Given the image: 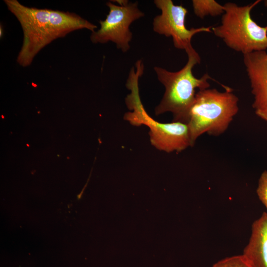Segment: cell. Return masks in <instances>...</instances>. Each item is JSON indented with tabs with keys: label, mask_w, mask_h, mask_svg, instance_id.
Segmentation results:
<instances>
[{
	"label": "cell",
	"mask_w": 267,
	"mask_h": 267,
	"mask_svg": "<svg viewBox=\"0 0 267 267\" xmlns=\"http://www.w3.org/2000/svg\"><path fill=\"white\" fill-rule=\"evenodd\" d=\"M4 2L22 29L23 43L16 61L23 67L30 66L40 51L54 40L76 30L86 29L93 32L97 28L75 13L30 7L17 0Z\"/></svg>",
	"instance_id": "obj_1"
},
{
	"label": "cell",
	"mask_w": 267,
	"mask_h": 267,
	"mask_svg": "<svg viewBox=\"0 0 267 267\" xmlns=\"http://www.w3.org/2000/svg\"><path fill=\"white\" fill-rule=\"evenodd\" d=\"M144 72L140 65L131 69L126 86L130 93L125 98V103L131 110L124 118L133 126L145 125L149 129L151 144L156 149L169 153L180 152L192 146L187 125L180 122L164 123L156 121L146 112L139 93V79Z\"/></svg>",
	"instance_id": "obj_2"
},
{
	"label": "cell",
	"mask_w": 267,
	"mask_h": 267,
	"mask_svg": "<svg viewBox=\"0 0 267 267\" xmlns=\"http://www.w3.org/2000/svg\"><path fill=\"white\" fill-rule=\"evenodd\" d=\"M186 52L187 61L178 71L171 72L159 66L154 67L158 81L165 87L163 97L155 108V114L170 112L173 114V121L182 123L195 100L196 89H209L208 80H214L208 73L200 78H196L192 69L200 63V56L194 48Z\"/></svg>",
	"instance_id": "obj_3"
},
{
	"label": "cell",
	"mask_w": 267,
	"mask_h": 267,
	"mask_svg": "<svg viewBox=\"0 0 267 267\" xmlns=\"http://www.w3.org/2000/svg\"><path fill=\"white\" fill-rule=\"evenodd\" d=\"M238 102L229 87L223 92L216 89L198 90L183 121L193 146L204 133L218 136L224 133L238 112Z\"/></svg>",
	"instance_id": "obj_4"
},
{
	"label": "cell",
	"mask_w": 267,
	"mask_h": 267,
	"mask_svg": "<svg viewBox=\"0 0 267 267\" xmlns=\"http://www.w3.org/2000/svg\"><path fill=\"white\" fill-rule=\"evenodd\" d=\"M261 0L246 5L225 3L221 24L212 27L214 35L229 48L244 54L267 49V26L262 27L253 20L252 9Z\"/></svg>",
	"instance_id": "obj_5"
},
{
	"label": "cell",
	"mask_w": 267,
	"mask_h": 267,
	"mask_svg": "<svg viewBox=\"0 0 267 267\" xmlns=\"http://www.w3.org/2000/svg\"><path fill=\"white\" fill-rule=\"evenodd\" d=\"M109 12L104 20H100V28L91 32L90 40L93 44L114 43L123 52L130 49V43L133 33L130 27L135 20L144 16L138 7L137 1H128L123 5L115 4L111 1L106 3Z\"/></svg>",
	"instance_id": "obj_6"
},
{
	"label": "cell",
	"mask_w": 267,
	"mask_h": 267,
	"mask_svg": "<svg viewBox=\"0 0 267 267\" xmlns=\"http://www.w3.org/2000/svg\"><path fill=\"white\" fill-rule=\"evenodd\" d=\"M161 14L153 19V31L166 37H172L174 46L186 52L193 48V37L201 32H211L212 26L187 29L185 18L188 11L181 5H175L171 0H154Z\"/></svg>",
	"instance_id": "obj_7"
},
{
	"label": "cell",
	"mask_w": 267,
	"mask_h": 267,
	"mask_svg": "<svg viewBox=\"0 0 267 267\" xmlns=\"http://www.w3.org/2000/svg\"><path fill=\"white\" fill-rule=\"evenodd\" d=\"M243 62L254 95L252 107L256 110L267 104V52L244 54Z\"/></svg>",
	"instance_id": "obj_8"
},
{
	"label": "cell",
	"mask_w": 267,
	"mask_h": 267,
	"mask_svg": "<svg viewBox=\"0 0 267 267\" xmlns=\"http://www.w3.org/2000/svg\"><path fill=\"white\" fill-rule=\"evenodd\" d=\"M242 255L252 267H267V213L264 212L251 228L249 242Z\"/></svg>",
	"instance_id": "obj_9"
},
{
	"label": "cell",
	"mask_w": 267,
	"mask_h": 267,
	"mask_svg": "<svg viewBox=\"0 0 267 267\" xmlns=\"http://www.w3.org/2000/svg\"><path fill=\"white\" fill-rule=\"evenodd\" d=\"M192 4L195 15L201 19L222 15L224 12V5L214 0H193Z\"/></svg>",
	"instance_id": "obj_10"
},
{
	"label": "cell",
	"mask_w": 267,
	"mask_h": 267,
	"mask_svg": "<svg viewBox=\"0 0 267 267\" xmlns=\"http://www.w3.org/2000/svg\"><path fill=\"white\" fill-rule=\"evenodd\" d=\"M212 267H252L243 255H236L224 258Z\"/></svg>",
	"instance_id": "obj_11"
},
{
	"label": "cell",
	"mask_w": 267,
	"mask_h": 267,
	"mask_svg": "<svg viewBox=\"0 0 267 267\" xmlns=\"http://www.w3.org/2000/svg\"><path fill=\"white\" fill-rule=\"evenodd\" d=\"M256 193L267 211V170L264 171L259 178Z\"/></svg>",
	"instance_id": "obj_12"
},
{
	"label": "cell",
	"mask_w": 267,
	"mask_h": 267,
	"mask_svg": "<svg viewBox=\"0 0 267 267\" xmlns=\"http://www.w3.org/2000/svg\"><path fill=\"white\" fill-rule=\"evenodd\" d=\"M256 114L267 123V104L255 110Z\"/></svg>",
	"instance_id": "obj_13"
},
{
	"label": "cell",
	"mask_w": 267,
	"mask_h": 267,
	"mask_svg": "<svg viewBox=\"0 0 267 267\" xmlns=\"http://www.w3.org/2000/svg\"><path fill=\"white\" fill-rule=\"evenodd\" d=\"M89 177L86 183V184H85V185L84 186V188H83V189L82 190V191H81V192L77 195V199H80L81 198H82V196L83 195V194L84 193V190L86 188V187H87V184H88V181H89Z\"/></svg>",
	"instance_id": "obj_14"
},
{
	"label": "cell",
	"mask_w": 267,
	"mask_h": 267,
	"mask_svg": "<svg viewBox=\"0 0 267 267\" xmlns=\"http://www.w3.org/2000/svg\"><path fill=\"white\" fill-rule=\"evenodd\" d=\"M265 6L267 8V0L264 1Z\"/></svg>",
	"instance_id": "obj_15"
},
{
	"label": "cell",
	"mask_w": 267,
	"mask_h": 267,
	"mask_svg": "<svg viewBox=\"0 0 267 267\" xmlns=\"http://www.w3.org/2000/svg\"><path fill=\"white\" fill-rule=\"evenodd\" d=\"M26 145H27V146H28V147L30 146V145H29L28 144H27Z\"/></svg>",
	"instance_id": "obj_16"
},
{
	"label": "cell",
	"mask_w": 267,
	"mask_h": 267,
	"mask_svg": "<svg viewBox=\"0 0 267 267\" xmlns=\"http://www.w3.org/2000/svg\"><path fill=\"white\" fill-rule=\"evenodd\" d=\"M1 117H2V118H4V117H3V116H1Z\"/></svg>",
	"instance_id": "obj_17"
}]
</instances>
